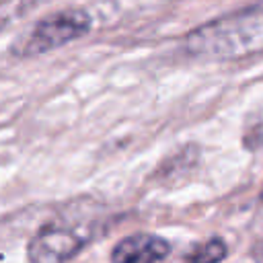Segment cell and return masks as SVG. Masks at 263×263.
I'll return each mask as SVG.
<instances>
[{
    "mask_svg": "<svg viewBox=\"0 0 263 263\" xmlns=\"http://www.w3.org/2000/svg\"><path fill=\"white\" fill-rule=\"evenodd\" d=\"M185 51L208 60H240L263 53V2L214 21L185 35Z\"/></svg>",
    "mask_w": 263,
    "mask_h": 263,
    "instance_id": "cell-1",
    "label": "cell"
},
{
    "mask_svg": "<svg viewBox=\"0 0 263 263\" xmlns=\"http://www.w3.org/2000/svg\"><path fill=\"white\" fill-rule=\"evenodd\" d=\"M97 218L64 212L62 218L47 222L29 242L31 263H66L97 232Z\"/></svg>",
    "mask_w": 263,
    "mask_h": 263,
    "instance_id": "cell-2",
    "label": "cell"
},
{
    "mask_svg": "<svg viewBox=\"0 0 263 263\" xmlns=\"http://www.w3.org/2000/svg\"><path fill=\"white\" fill-rule=\"evenodd\" d=\"M90 31V16L80 8H64L41 18L29 35L23 53L39 55L64 43H70Z\"/></svg>",
    "mask_w": 263,
    "mask_h": 263,
    "instance_id": "cell-3",
    "label": "cell"
},
{
    "mask_svg": "<svg viewBox=\"0 0 263 263\" xmlns=\"http://www.w3.org/2000/svg\"><path fill=\"white\" fill-rule=\"evenodd\" d=\"M171 253V245L156 234H132L121 238L113 253V263H160Z\"/></svg>",
    "mask_w": 263,
    "mask_h": 263,
    "instance_id": "cell-4",
    "label": "cell"
},
{
    "mask_svg": "<svg viewBox=\"0 0 263 263\" xmlns=\"http://www.w3.org/2000/svg\"><path fill=\"white\" fill-rule=\"evenodd\" d=\"M228 255V247L222 238H210L203 245L191 249L185 257V263H222Z\"/></svg>",
    "mask_w": 263,
    "mask_h": 263,
    "instance_id": "cell-5",
    "label": "cell"
},
{
    "mask_svg": "<svg viewBox=\"0 0 263 263\" xmlns=\"http://www.w3.org/2000/svg\"><path fill=\"white\" fill-rule=\"evenodd\" d=\"M253 261L255 263H263V240H259L253 247Z\"/></svg>",
    "mask_w": 263,
    "mask_h": 263,
    "instance_id": "cell-6",
    "label": "cell"
},
{
    "mask_svg": "<svg viewBox=\"0 0 263 263\" xmlns=\"http://www.w3.org/2000/svg\"><path fill=\"white\" fill-rule=\"evenodd\" d=\"M261 201H263V195H261Z\"/></svg>",
    "mask_w": 263,
    "mask_h": 263,
    "instance_id": "cell-7",
    "label": "cell"
}]
</instances>
